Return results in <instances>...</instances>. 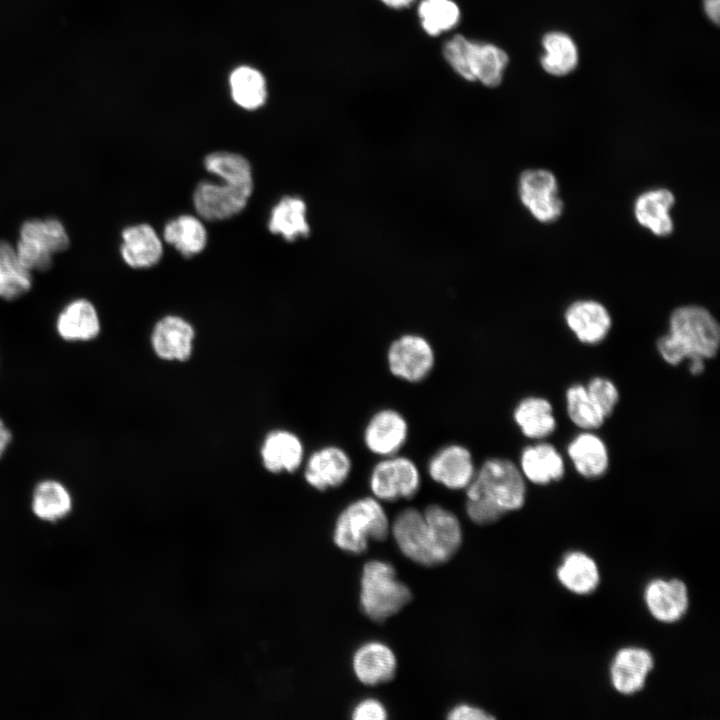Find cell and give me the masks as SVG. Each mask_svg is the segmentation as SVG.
I'll return each instance as SVG.
<instances>
[{"label": "cell", "instance_id": "cell-1", "mask_svg": "<svg viewBox=\"0 0 720 720\" xmlns=\"http://www.w3.org/2000/svg\"><path fill=\"white\" fill-rule=\"evenodd\" d=\"M466 513L477 525H488L525 503L526 485L520 469L510 460H486L466 487Z\"/></svg>", "mask_w": 720, "mask_h": 720}, {"label": "cell", "instance_id": "cell-2", "mask_svg": "<svg viewBox=\"0 0 720 720\" xmlns=\"http://www.w3.org/2000/svg\"><path fill=\"white\" fill-rule=\"evenodd\" d=\"M720 345V327L704 307L681 306L669 319V333L657 340L661 357L670 365L689 360L693 375L704 371L705 360L716 356Z\"/></svg>", "mask_w": 720, "mask_h": 720}, {"label": "cell", "instance_id": "cell-3", "mask_svg": "<svg viewBox=\"0 0 720 720\" xmlns=\"http://www.w3.org/2000/svg\"><path fill=\"white\" fill-rule=\"evenodd\" d=\"M389 531V519L380 501L363 497L348 504L338 515L333 541L343 551L361 554L370 541L385 540Z\"/></svg>", "mask_w": 720, "mask_h": 720}, {"label": "cell", "instance_id": "cell-4", "mask_svg": "<svg viewBox=\"0 0 720 720\" xmlns=\"http://www.w3.org/2000/svg\"><path fill=\"white\" fill-rule=\"evenodd\" d=\"M444 59L464 80L479 81L497 87L508 64L507 53L491 43L473 41L461 34L447 40L442 48Z\"/></svg>", "mask_w": 720, "mask_h": 720}, {"label": "cell", "instance_id": "cell-5", "mask_svg": "<svg viewBox=\"0 0 720 720\" xmlns=\"http://www.w3.org/2000/svg\"><path fill=\"white\" fill-rule=\"evenodd\" d=\"M410 600V589L397 579L391 564L371 560L363 566L360 605L372 621H385L398 613Z\"/></svg>", "mask_w": 720, "mask_h": 720}, {"label": "cell", "instance_id": "cell-6", "mask_svg": "<svg viewBox=\"0 0 720 720\" xmlns=\"http://www.w3.org/2000/svg\"><path fill=\"white\" fill-rule=\"evenodd\" d=\"M68 245L69 237L60 221L33 219L23 223L15 249L27 269L45 271L51 266L53 255Z\"/></svg>", "mask_w": 720, "mask_h": 720}, {"label": "cell", "instance_id": "cell-7", "mask_svg": "<svg viewBox=\"0 0 720 720\" xmlns=\"http://www.w3.org/2000/svg\"><path fill=\"white\" fill-rule=\"evenodd\" d=\"M390 529L400 551L410 560L423 566L444 563L423 512L415 508L402 510Z\"/></svg>", "mask_w": 720, "mask_h": 720}, {"label": "cell", "instance_id": "cell-8", "mask_svg": "<svg viewBox=\"0 0 720 720\" xmlns=\"http://www.w3.org/2000/svg\"><path fill=\"white\" fill-rule=\"evenodd\" d=\"M420 484V471L415 462L396 454L377 462L369 478L373 497L387 502L414 497Z\"/></svg>", "mask_w": 720, "mask_h": 720}, {"label": "cell", "instance_id": "cell-9", "mask_svg": "<svg viewBox=\"0 0 720 720\" xmlns=\"http://www.w3.org/2000/svg\"><path fill=\"white\" fill-rule=\"evenodd\" d=\"M518 195L522 205L541 223L556 221L563 212L555 175L546 169H526L518 178Z\"/></svg>", "mask_w": 720, "mask_h": 720}, {"label": "cell", "instance_id": "cell-10", "mask_svg": "<svg viewBox=\"0 0 720 720\" xmlns=\"http://www.w3.org/2000/svg\"><path fill=\"white\" fill-rule=\"evenodd\" d=\"M435 354L430 342L418 334L407 333L395 339L387 351L390 372L407 382L416 383L432 371Z\"/></svg>", "mask_w": 720, "mask_h": 720}, {"label": "cell", "instance_id": "cell-11", "mask_svg": "<svg viewBox=\"0 0 720 720\" xmlns=\"http://www.w3.org/2000/svg\"><path fill=\"white\" fill-rule=\"evenodd\" d=\"M252 190L228 183L200 182L194 190V207L202 218L210 221L230 218L247 205Z\"/></svg>", "mask_w": 720, "mask_h": 720}, {"label": "cell", "instance_id": "cell-12", "mask_svg": "<svg viewBox=\"0 0 720 720\" xmlns=\"http://www.w3.org/2000/svg\"><path fill=\"white\" fill-rule=\"evenodd\" d=\"M427 472L432 480L452 490L466 489L476 467L471 452L459 444L440 448L428 461Z\"/></svg>", "mask_w": 720, "mask_h": 720}, {"label": "cell", "instance_id": "cell-13", "mask_svg": "<svg viewBox=\"0 0 720 720\" xmlns=\"http://www.w3.org/2000/svg\"><path fill=\"white\" fill-rule=\"evenodd\" d=\"M408 437V423L394 409H381L368 421L363 440L366 448L375 455L387 457L403 447Z\"/></svg>", "mask_w": 720, "mask_h": 720}, {"label": "cell", "instance_id": "cell-14", "mask_svg": "<svg viewBox=\"0 0 720 720\" xmlns=\"http://www.w3.org/2000/svg\"><path fill=\"white\" fill-rule=\"evenodd\" d=\"M644 601L654 619L662 623H674L688 610V589L680 579H654L644 590Z\"/></svg>", "mask_w": 720, "mask_h": 720}, {"label": "cell", "instance_id": "cell-15", "mask_svg": "<svg viewBox=\"0 0 720 720\" xmlns=\"http://www.w3.org/2000/svg\"><path fill=\"white\" fill-rule=\"evenodd\" d=\"M352 461L348 453L337 446H326L312 453L306 463V482L318 491L342 485L350 475Z\"/></svg>", "mask_w": 720, "mask_h": 720}, {"label": "cell", "instance_id": "cell-16", "mask_svg": "<svg viewBox=\"0 0 720 720\" xmlns=\"http://www.w3.org/2000/svg\"><path fill=\"white\" fill-rule=\"evenodd\" d=\"M653 666L654 660L648 650L622 648L617 651L610 666L611 684L620 694H635L644 687Z\"/></svg>", "mask_w": 720, "mask_h": 720}, {"label": "cell", "instance_id": "cell-17", "mask_svg": "<svg viewBox=\"0 0 720 720\" xmlns=\"http://www.w3.org/2000/svg\"><path fill=\"white\" fill-rule=\"evenodd\" d=\"M194 328L185 319L168 315L154 326L151 344L155 354L164 360H187L193 350Z\"/></svg>", "mask_w": 720, "mask_h": 720}, {"label": "cell", "instance_id": "cell-18", "mask_svg": "<svg viewBox=\"0 0 720 720\" xmlns=\"http://www.w3.org/2000/svg\"><path fill=\"white\" fill-rule=\"evenodd\" d=\"M565 322L584 344L600 343L608 334L612 320L608 310L594 300L573 302L565 311Z\"/></svg>", "mask_w": 720, "mask_h": 720}, {"label": "cell", "instance_id": "cell-19", "mask_svg": "<svg viewBox=\"0 0 720 720\" xmlns=\"http://www.w3.org/2000/svg\"><path fill=\"white\" fill-rule=\"evenodd\" d=\"M352 666L355 676L361 683L374 686L393 679L397 661L393 651L386 644L370 641L355 651Z\"/></svg>", "mask_w": 720, "mask_h": 720}, {"label": "cell", "instance_id": "cell-20", "mask_svg": "<svg viewBox=\"0 0 720 720\" xmlns=\"http://www.w3.org/2000/svg\"><path fill=\"white\" fill-rule=\"evenodd\" d=\"M56 330L60 338L67 342L95 339L101 330L96 308L86 299L71 301L58 314Z\"/></svg>", "mask_w": 720, "mask_h": 720}, {"label": "cell", "instance_id": "cell-21", "mask_svg": "<svg viewBox=\"0 0 720 720\" xmlns=\"http://www.w3.org/2000/svg\"><path fill=\"white\" fill-rule=\"evenodd\" d=\"M675 203L674 194L666 188L648 190L638 196L634 203V215L638 223L659 237L673 232L670 210Z\"/></svg>", "mask_w": 720, "mask_h": 720}, {"label": "cell", "instance_id": "cell-22", "mask_svg": "<svg viewBox=\"0 0 720 720\" xmlns=\"http://www.w3.org/2000/svg\"><path fill=\"white\" fill-rule=\"evenodd\" d=\"M121 255L132 268H149L157 264L163 254L162 242L149 224H138L122 231Z\"/></svg>", "mask_w": 720, "mask_h": 720}, {"label": "cell", "instance_id": "cell-23", "mask_svg": "<svg viewBox=\"0 0 720 720\" xmlns=\"http://www.w3.org/2000/svg\"><path fill=\"white\" fill-rule=\"evenodd\" d=\"M261 459L264 467L272 472H293L303 460V444L292 432L277 430L270 432L261 447Z\"/></svg>", "mask_w": 720, "mask_h": 720}, {"label": "cell", "instance_id": "cell-24", "mask_svg": "<svg viewBox=\"0 0 720 720\" xmlns=\"http://www.w3.org/2000/svg\"><path fill=\"white\" fill-rule=\"evenodd\" d=\"M520 467L524 478L538 485L558 481L565 472L561 455L548 443L526 447L521 453Z\"/></svg>", "mask_w": 720, "mask_h": 720}, {"label": "cell", "instance_id": "cell-25", "mask_svg": "<svg viewBox=\"0 0 720 720\" xmlns=\"http://www.w3.org/2000/svg\"><path fill=\"white\" fill-rule=\"evenodd\" d=\"M268 228L271 233L279 234L290 242L308 237L311 228L305 201L299 196L281 198L271 210Z\"/></svg>", "mask_w": 720, "mask_h": 720}, {"label": "cell", "instance_id": "cell-26", "mask_svg": "<svg viewBox=\"0 0 720 720\" xmlns=\"http://www.w3.org/2000/svg\"><path fill=\"white\" fill-rule=\"evenodd\" d=\"M560 584L577 595L593 592L599 585V568L592 557L581 551L567 553L556 571Z\"/></svg>", "mask_w": 720, "mask_h": 720}, {"label": "cell", "instance_id": "cell-27", "mask_svg": "<svg viewBox=\"0 0 720 720\" xmlns=\"http://www.w3.org/2000/svg\"><path fill=\"white\" fill-rule=\"evenodd\" d=\"M567 452L577 472L585 478H598L607 471V447L602 439L593 433L577 435L568 445Z\"/></svg>", "mask_w": 720, "mask_h": 720}, {"label": "cell", "instance_id": "cell-28", "mask_svg": "<svg viewBox=\"0 0 720 720\" xmlns=\"http://www.w3.org/2000/svg\"><path fill=\"white\" fill-rule=\"evenodd\" d=\"M31 507L34 515L44 521L55 522L67 516L72 509V497L60 481L45 479L36 484Z\"/></svg>", "mask_w": 720, "mask_h": 720}, {"label": "cell", "instance_id": "cell-29", "mask_svg": "<svg viewBox=\"0 0 720 720\" xmlns=\"http://www.w3.org/2000/svg\"><path fill=\"white\" fill-rule=\"evenodd\" d=\"M513 416L522 433L528 438L542 439L550 435L556 427L552 405L544 398L523 399L516 406Z\"/></svg>", "mask_w": 720, "mask_h": 720}, {"label": "cell", "instance_id": "cell-30", "mask_svg": "<svg viewBox=\"0 0 720 720\" xmlns=\"http://www.w3.org/2000/svg\"><path fill=\"white\" fill-rule=\"evenodd\" d=\"M431 528L444 562L458 550L462 542V529L457 516L438 504H431L423 512Z\"/></svg>", "mask_w": 720, "mask_h": 720}, {"label": "cell", "instance_id": "cell-31", "mask_svg": "<svg viewBox=\"0 0 720 720\" xmlns=\"http://www.w3.org/2000/svg\"><path fill=\"white\" fill-rule=\"evenodd\" d=\"M163 238L183 256L190 257L205 248L208 237L200 219L192 215H181L165 225Z\"/></svg>", "mask_w": 720, "mask_h": 720}, {"label": "cell", "instance_id": "cell-32", "mask_svg": "<svg viewBox=\"0 0 720 720\" xmlns=\"http://www.w3.org/2000/svg\"><path fill=\"white\" fill-rule=\"evenodd\" d=\"M30 270L20 261L16 249L6 241H0V297L14 300L30 290Z\"/></svg>", "mask_w": 720, "mask_h": 720}, {"label": "cell", "instance_id": "cell-33", "mask_svg": "<svg viewBox=\"0 0 720 720\" xmlns=\"http://www.w3.org/2000/svg\"><path fill=\"white\" fill-rule=\"evenodd\" d=\"M545 54L541 58L543 69L554 76L572 72L578 63V52L574 41L565 33L551 32L544 36Z\"/></svg>", "mask_w": 720, "mask_h": 720}, {"label": "cell", "instance_id": "cell-34", "mask_svg": "<svg viewBox=\"0 0 720 720\" xmlns=\"http://www.w3.org/2000/svg\"><path fill=\"white\" fill-rule=\"evenodd\" d=\"M230 88L233 100L240 107L255 110L266 100V83L263 75L256 69L241 66L230 76Z\"/></svg>", "mask_w": 720, "mask_h": 720}, {"label": "cell", "instance_id": "cell-35", "mask_svg": "<svg viewBox=\"0 0 720 720\" xmlns=\"http://www.w3.org/2000/svg\"><path fill=\"white\" fill-rule=\"evenodd\" d=\"M204 166L223 181L253 191L251 166L242 155L226 151L213 152L206 156Z\"/></svg>", "mask_w": 720, "mask_h": 720}, {"label": "cell", "instance_id": "cell-36", "mask_svg": "<svg viewBox=\"0 0 720 720\" xmlns=\"http://www.w3.org/2000/svg\"><path fill=\"white\" fill-rule=\"evenodd\" d=\"M417 13L421 27L429 36L453 29L460 20V9L452 0H422Z\"/></svg>", "mask_w": 720, "mask_h": 720}, {"label": "cell", "instance_id": "cell-37", "mask_svg": "<svg viewBox=\"0 0 720 720\" xmlns=\"http://www.w3.org/2000/svg\"><path fill=\"white\" fill-rule=\"evenodd\" d=\"M567 412L571 421L582 429L599 428L605 416L590 398L586 387L571 386L566 392Z\"/></svg>", "mask_w": 720, "mask_h": 720}, {"label": "cell", "instance_id": "cell-38", "mask_svg": "<svg viewBox=\"0 0 720 720\" xmlns=\"http://www.w3.org/2000/svg\"><path fill=\"white\" fill-rule=\"evenodd\" d=\"M586 390L605 418L610 416L619 399L616 386L608 379L595 377L588 383Z\"/></svg>", "mask_w": 720, "mask_h": 720}, {"label": "cell", "instance_id": "cell-39", "mask_svg": "<svg viewBox=\"0 0 720 720\" xmlns=\"http://www.w3.org/2000/svg\"><path fill=\"white\" fill-rule=\"evenodd\" d=\"M352 718L355 720H384L387 718V711L380 701L367 698L354 707Z\"/></svg>", "mask_w": 720, "mask_h": 720}, {"label": "cell", "instance_id": "cell-40", "mask_svg": "<svg viewBox=\"0 0 720 720\" xmlns=\"http://www.w3.org/2000/svg\"><path fill=\"white\" fill-rule=\"evenodd\" d=\"M447 718L450 720H490L494 717L479 707L459 704L449 711Z\"/></svg>", "mask_w": 720, "mask_h": 720}, {"label": "cell", "instance_id": "cell-41", "mask_svg": "<svg viewBox=\"0 0 720 720\" xmlns=\"http://www.w3.org/2000/svg\"><path fill=\"white\" fill-rule=\"evenodd\" d=\"M12 438L13 436L11 430L6 426L5 422L0 417V459L3 457L12 442Z\"/></svg>", "mask_w": 720, "mask_h": 720}, {"label": "cell", "instance_id": "cell-42", "mask_svg": "<svg viewBox=\"0 0 720 720\" xmlns=\"http://www.w3.org/2000/svg\"><path fill=\"white\" fill-rule=\"evenodd\" d=\"M719 2L720 0H704L705 13L715 24L719 23Z\"/></svg>", "mask_w": 720, "mask_h": 720}, {"label": "cell", "instance_id": "cell-43", "mask_svg": "<svg viewBox=\"0 0 720 720\" xmlns=\"http://www.w3.org/2000/svg\"><path fill=\"white\" fill-rule=\"evenodd\" d=\"M384 5L393 9L407 8L413 4L415 0H380Z\"/></svg>", "mask_w": 720, "mask_h": 720}]
</instances>
